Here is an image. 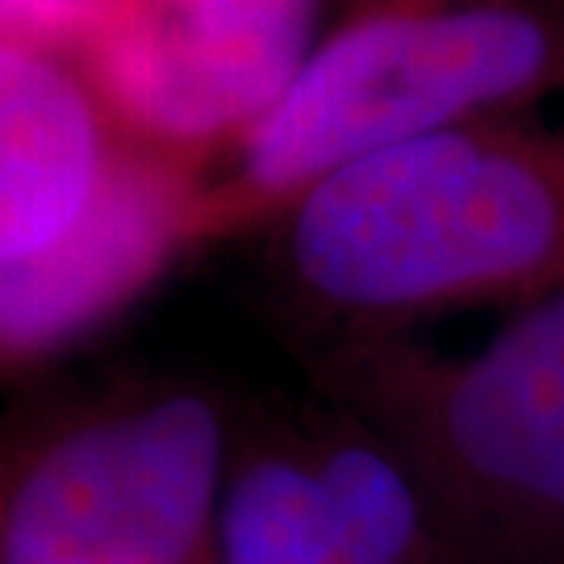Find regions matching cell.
Listing matches in <instances>:
<instances>
[{"instance_id":"277c9868","label":"cell","mask_w":564,"mask_h":564,"mask_svg":"<svg viewBox=\"0 0 564 564\" xmlns=\"http://www.w3.org/2000/svg\"><path fill=\"white\" fill-rule=\"evenodd\" d=\"M223 426L197 398L51 447L4 510V564H188L218 498Z\"/></svg>"},{"instance_id":"ba28073f","label":"cell","mask_w":564,"mask_h":564,"mask_svg":"<svg viewBox=\"0 0 564 564\" xmlns=\"http://www.w3.org/2000/svg\"><path fill=\"white\" fill-rule=\"evenodd\" d=\"M226 564H360L326 498L318 468L263 460L223 506Z\"/></svg>"},{"instance_id":"52a82bcc","label":"cell","mask_w":564,"mask_h":564,"mask_svg":"<svg viewBox=\"0 0 564 564\" xmlns=\"http://www.w3.org/2000/svg\"><path fill=\"white\" fill-rule=\"evenodd\" d=\"M101 181L80 93L46 63L0 46V268L55 242Z\"/></svg>"},{"instance_id":"9c48e42d","label":"cell","mask_w":564,"mask_h":564,"mask_svg":"<svg viewBox=\"0 0 564 564\" xmlns=\"http://www.w3.org/2000/svg\"><path fill=\"white\" fill-rule=\"evenodd\" d=\"M113 0H0V34L59 39L88 21H105Z\"/></svg>"},{"instance_id":"7a4b0ae2","label":"cell","mask_w":564,"mask_h":564,"mask_svg":"<svg viewBox=\"0 0 564 564\" xmlns=\"http://www.w3.org/2000/svg\"><path fill=\"white\" fill-rule=\"evenodd\" d=\"M564 93V0H398L310 51L247 130L242 184L289 197L347 163Z\"/></svg>"},{"instance_id":"5b68a950","label":"cell","mask_w":564,"mask_h":564,"mask_svg":"<svg viewBox=\"0 0 564 564\" xmlns=\"http://www.w3.org/2000/svg\"><path fill=\"white\" fill-rule=\"evenodd\" d=\"M314 18L318 0H113L101 72L167 139L251 130L310 59Z\"/></svg>"},{"instance_id":"30bf717a","label":"cell","mask_w":564,"mask_h":564,"mask_svg":"<svg viewBox=\"0 0 564 564\" xmlns=\"http://www.w3.org/2000/svg\"><path fill=\"white\" fill-rule=\"evenodd\" d=\"M0 564H4V514H0Z\"/></svg>"},{"instance_id":"3957f363","label":"cell","mask_w":564,"mask_h":564,"mask_svg":"<svg viewBox=\"0 0 564 564\" xmlns=\"http://www.w3.org/2000/svg\"><path fill=\"white\" fill-rule=\"evenodd\" d=\"M393 456L464 564H564V297L464 356H398Z\"/></svg>"},{"instance_id":"8992f818","label":"cell","mask_w":564,"mask_h":564,"mask_svg":"<svg viewBox=\"0 0 564 564\" xmlns=\"http://www.w3.org/2000/svg\"><path fill=\"white\" fill-rule=\"evenodd\" d=\"M181 226L184 193L167 172L101 167L80 218L59 239L0 268V351H39L97 323L160 268Z\"/></svg>"},{"instance_id":"6da1fadb","label":"cell","mask_w":564,"mask_h":564,"mask_svg":"<svg viewBox=\"0 0 564 564\" xmlns=\"http://www.w3.org/2000/svg\"><path fill=\"white\" fill-rule=\"evenodd\" d=\"M289 256L356 314L564 297V134L506 113L364 155L302 193Z\"/></svg>"}]
</instances>
